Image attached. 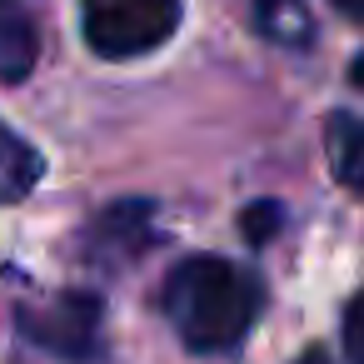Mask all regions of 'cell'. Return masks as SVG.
<instances>
[{
    "instance_id": "1",
    "label": "cell",
    "mask_w": 364,
    "mask_h": 364,
    "mask_svg": "<svg viewBox=\"0 0 364 364\" xmlns=\"http://www.w3.org/2000/svg\"><path fill=\"white\" fill-rule=\"evenodd\" d=\"M160 309L195 354H235L264 309V289L235 259L195 255L165 274Z\"/></svg>"
},
{
    "instance_id": "2",
    "label": "cell",
    "mask_w": 364,
    "mask_h": 364,
    "mask_svg": "<svg viewBox=\"0 0 364 364\" xmlns=\"http://www.w3.org/2000/svg\"><path fill=\"white\" fill-rule=\"evenodd\" d=\"M85 46L105 60H140L180 31V0H80Z\"/></svg>"
},
{
    "instance_id": "3",
    "label": "cell",
    "mask_w": 364,
    "mask_h": 364,
    "mask_svg": "<svg viewBox=\"0 0 364 364\" xmlns=\"http://www.w3.org/2000/svg\"><path fill=\"white\" fill-rule=\"evenodd\" d=\"M21 329L36 349L70 359V364H85V359H100V349H105V339H100L105 334V304L85 289H65L41 309H21Z\"/></svg>"
},
{
    "instance_id": "4",
    "label": "cell",
    "mask_w": 364,
    "mask_h": 364,
    "mask_svg": "<svg viewBox=\"0 0 364 364\" xmlns=\"http://www.w3.org/2000/svg\"><path fill=\"white\" fill-rule=\"evenodd\" d=\"M41 60V31L21 0H0V85H16Z\"/></svg>"
},
{
    "instance_id": "5",
    "label": "cell",
    "mask_w": 364,
    "mask_h": 364,
    "mask_svg": "<svg viewBox=\"0 0 364 364\" xmlns=\"http://www.w3.org/2000/svg\"><path fill=\"white\" fill-rule=\"evenodd\" d=\"M324 150L334 165V180L354 195H364V120L359 115H329Z\"/></svg>"
},
{
    "instance_id": "6",
    "label": "cell",
    "mask_w": 364,
    "mask_h": 364,
    "mask_svg": "<svg viewBox=\"0 0 364 364\" xmlns=\"http://www.w3.org/2000/svg\"><path fill=\"white\" fill-rule=\"evenodd\" d=\"M36 180H41V155H36L6 120H0V205L31 195Z\"/></svg>"
},
{
    "instance_id": "7",
    "label": "cell",
    "mask_w": 364,
    "mask_h": 364,
    "mask_svg": "<svg viewBox=\"0 0 364 364\" xmlns=\"http://www.w3.org/2000/svg\"><path fill=\"white\" fill-rule=\"evenodd\" d=\"M269 230H279V205L255 200V205L245 210V240H250V245H264V240H269Z\"/></svg>"
},
{
    "instance_id": "8",
    "label": "cell",
    "mask_w": 364,
    "mask_h": 364,
    "mask_svg": "<svg viewBox=\"0 0 364 364\" xmlns=\"http://www.w3.org/2000/svg\"><path fill=\"white\" fill-rule=\"evenodd\" d=\"M344 349H349V364H364V289L344 309Z\"/></svg>"
},
{
    "instance_id": "9",
    "label": "cell",
    "mask_w": 364,
    "mask_h": 364,
    "mask_svg": "<svg viewBox=\"0 0 364 364\" xmlns=\"http://www.w3.org/2000/svg\"><path fill=\"white\" fill-rule=\"evenodd\" d=\"M329 6L339 16H349V21H364V0H329Z\"/></svg>"
},
{
    "instance_id": "10",
    "label": "cell",
    "mask_w": 364,
    "mask_h": 364,
    "mask_svg": "<svg viewBox=\"0 0 364 364\" xmlns=\"http://www.w3.org/2000/svg\"><path fill=\"white\" fill-rule=\"evenodd\" d=\"M349 80H354V85H364V60H354V70H349Z\"/></svg>"
}]
</instances>
